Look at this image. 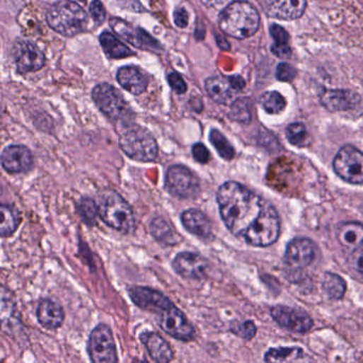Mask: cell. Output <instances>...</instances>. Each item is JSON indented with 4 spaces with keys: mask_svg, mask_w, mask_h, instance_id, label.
Wrapping results in <instances>:
<instances>
[{
    "mask_svg": "<svg viewBox=\"0 0 363 363\" xmlns=\"http://www.w3.org/2000/svg\"><path fill=\"white\" fill-rule=\"evenodd\" d=\"M90 13L97 25L103 24L105 18V10L100 0H93L90 5Z\"/></svg>",
    "mask_w": 363,
    "mask_h": 363,
    "instance_id": "obj_42",
    "label": "cell"
},
{
    "mask_svg": "<svg viewBox=\"0 0 363 363\" xmlns=\"http://www.w3.org/2000/svg\"><path fill=\"white\" fill-rule=\"evenodd\" d=\"M304 350L301 347L271 348L265 355V362H294L301 360Z\"/></svg>",
    "mask_w": 363,
    "mask_h": 363,
    "instance_id": "obj_30",
    "label": "cell"
},
{
    "mask_svg": "<svg viewBox=\"0 0 363 363\" xmlns=\"http://www.w3.org/2000/svg\"><path fill=\"white\" fill-rule=\"evenodd\" d=\"M92 97L97 108L110 120L120 122L127 118V103L123 95L111 84H97L93 90Z\"/></svg>",
    "mask_w": 363,
    "mask_h": 363,
    "instance_id": "obj_11",
    "label": "cell"
},
{
    "mask_svg": "<svg viewBox=\"0 0 363 363\" xmlns=\"http://www.w3.org/2000/svg\"><path fill=\"white\" fill-rule=\"evenodd\" d=\"M192 156L198 163H208L210 161V151H208L206 146L202 143H196L192 147Z\"/></svg>",
    "mask_w": 363,
    "mask_h": 363,
    "instance_id": "obj_41",
    "label": "cell"
},
{
    "mask_svg": "<svg viewBox=\"0 0 363 363\" xmlns=\"http://www.w3.org/2000/svg\"><path fill=\"white\" fill-rule=\"evenodd\" d=\"M228 81H229L230 86H231L232 90L234 91H242L246 86V80H244V78H242L238 75L230 76V77H228Z\"/></svg>",
    "mask_w": 363,
    "mask_h": 363,
    "instance_id": "obj_44",
    "label": "cell"
},
{
    "mask_svg": "<svg viewBox=\"0 0 363 363\" xmlns=\"http://www.w3.org/2000/svg\"><path fill=\"white\" fill-rule=\"evenodd\" d=\"M323 289L328 295L329 299H341L346 292V284L341 276L333 273H326L323 280Z\"/></svg>",
    "mask_w": 363,
    "mask_h": 363,
    "instance_id": "obj_32",
    "label": "cell"
},
{
    "mask_svg": "<svg viewBox=\"0 0 363 363\" xmlns=\"http://www.w3.org/2000/svg\"><path fill=\"white\" fill-rule=\"evenodd\" d=\"M219 26L229 37L248 39L258 31L260 16L254 5L246 0H238L229 4L219 13Z\"/></svg>",
    "mask_w": 363,
    "mask_h": 363,
    "instance_id": "obj_2",
    "label": "cell"
},
{
    "mask_svg": "<svg viewBox=\"0 0 363 363\" xmlns=\"http://www.w3.org/2000/svg\"><path fill=\"white\" fill-rule=\"evenodd\" d=\"M335 234L338 242L350 252L363 244V225L357 221L339 224Z\"/></svg>",
    "mask_w": 363,
    "mask_h": 363,
    "instance_id": "obj_25",
    "label": "cell"
},
{
    "mask_svg": "<svg viewBox=\"0 0 363 363\" xmlns=\"http://www.w3.org/2000/svg\"><path fill=\"white\" fill-rule=\"evenodd\" d=\"M230 331L244 340H252L256 335L257 327L252 321L238 323L236 321L230 325Z\"/></svg>",
    "mask_w": 363,
    "mask_h": 363,
    "instance_id": "obj_37",
    "label": "cell"
},
{
    "mask_svg": "<svg viewBox=\"0 0 363 363\" xmlns=\"http://www.w3.org/2000/svg\"><path fill=\"white\" fill-rule=\"evenodd\" d=\"M267 16L280 21H294L305 13L307 0H261Z\"/></svg>",
    "mask_w": 363,
    "mask_h": 363,
    "instance_id": "obj_19",
    "label": "cell"
},
{
    "mask_svg": "<svg viewBox=\"0 0 363 363\" xmlns=\"http://www.w3.org/2000/svg\"><path fill=\"white\" fill-rule=\"evenodd\" d=\"M0 210H1L0 234L3 238L13 236L22 221L20 211L10 204H1Z\"/></svg>",
    "mask_w": 363,
    "mask_h": 363,
    "instance_id": "obj_29",
    "label": "cell"
},
{
    "mask_svg": "<svg viewBox=\"0 0 363 363\" xmlns=\"http://www.w3.org/2000/svg\"><path fill=\"white\" fill-rule=\"evenodd\" d=\"M316 246L310 238H295L289 242L284 253V263L289 269L301 271L316 258Z\"/></svg>",
    "mask_w": 363,
    "mask_h": 363,
    "instance_id": "obj_14",
    "label": "cell"
},
{
    "mask_svg": "<svg viewBox=\"0 0 363 363\" xmlns=\"http://www.w3.org/2000/svg\"><path fill=\"white\" fill-rule=\"evenodd\" d=\"M118 144L127 157L134 161L153 162L159 154L157 141L146 129L134 124H128L122 129Z\"/></svg>",
    "mask_w": 363,
    "mask_h": 363,
    "instance_id": "obj_5",
    "label": "cell"
},
{
    "mask_svg": "<svg viewBox=\"0 0 363 363\" xmlns=\"http://www.w3.org/2000/svg\"><path fill=\"white\" fill-rule=\"evenodd\" d=\"M270 33L273 38V45H272L271 50L274 56L277 58L287 60L292 56V50L289 46V41H290V35L286 29L282 28V26L277 24H272L270 27Z\"/></svg>",
    "mask_w": 363,
    "mask_h": 363,
    "instance_id": "obj_28",
    "label": "cell"
},
{
    "mask_svg": "<svg viewBox=\"0 0 363 363\" xmlns=\"http://www.w3.org/2000/svg\"><path fill=\"white\" fill-rule=\"evenodd\" d=\"M231 86L226 78L213 76L204 81V90L215 103L226 105L231 99Z\"/></svg>",
    "mask_w": 363,
    "mask_h": 363,
    "instance_id": "obj_26",
    "label": "cell"
},
{
    "mask_svg": "<svg viewBox=\"0 0 363 363\" xmlns=\"http://www.w3.org/2000/svg\"><path fill=\"white\" fill-rule=\"evenodd\" d=\"M261 107L269 114H280L286 109L287 100L277 91L263 93L260 98Z\"/></svg>",
    "mask_w": 363,
    "mask_h": 363,
    "instance_id": "obj_34",
    "label": "cell"
},
{
    "mask_svg": "<svg viewBox=\"0 0 363 363\" xmlns=\"http://www.w3.org/2000/svg\"><path fill=\"white\" fill-rule=\"evenodd\" d=\"M272 316L278 325L292 333H304L313 326V321L307 312L287 306H275L271 310Z\"/></svg>",
    "mask_w": 363,
    "mask_h": 363,
    "instance_id": "obj_15",
    "label": "cell"
},
{
    "mask_svg": "<svg viewBox=\"0 0 363 363\" xmlns=\"http://www.w3.org/2000/svg\"><path fill=\"white\" fill-rule=\"evenodd\" d=\"M308 132L307 128L304 124L293 123L287 127L286 137L287 140L289 141L290 144L294 146H301L304 144L306 139H307Z\"/></svg>",
    "mask_w": 363,
    "mask_h": 363,
    "instance_id": "obj_36",
    "label": "cell"
},
{
    "mask_svg": "<svg viewBox=\"0 0 363 363\" xmlns=\"http://www.w3.org/2000/svg\"><path fill=\"white\" fill-rule=\"evenodd\" d=\"M335 174L350 185H363V153L352 145H344L333 159Z\"/></svg>",
    "mask_w": 363,
    "mask_h": 363,
    "instance_id": "obj_10",
    "label": "cell"
},
{
    "mask_svg": "<svg viewBox=\"0 0 363 363\" xmlns=\"http://www.w3.org/2000/svg\"><path fill=\"white\" fill-rule=\"evenodd\" d=\"M217 202L227 229L242 238L260 215L265 200L243 185L227 181L217 190Z\"/></svg>",
    "mask_w": 363,
    "mask_h": 363,
    "instance_id": "obj_1",
    "label": "cell"
},
{
    "mask_svg": "<svg viewBox=\"0 0 363 363\" xmlns=\"http://www.w3.org/2000/svg\"><path fill=\"white\" fill-rule=\"evenodd\" d=\"M81 1H86V0H81Z\"/></svg>",
    "mask_w": 363,
    "mask_h": 363,
    "instance_id": "obj_46",
    "label": "cell"
},
{
    "mask_svg": "<svg viewBox=\"0 0 363 363\" xmlns=\"http://www.w3.org/2000/svg\"><path fill=\"white\" fill-rule=\"evenodd\" d=\"M116 78H117L118 83L132 95L142 94L146 90L147 84H149L144 74L134 65L120 67Z\"/></svg>",
    "mask_w": 363,
    "mask_h": 363,
    "instance_id": "obj_24",
    "label": "cell"
},
{
    "mask_svg": "<svg viewBox=\"0 0 363 363\" xmlns=\"http://www.w3.org/2000/svg\"><path fill=\"white\" fill-rule=\"evenodd\" d=\"M172 267L185 280H200L206 277L209 263L198 253L183 252L175 257Z\"/></svg>",
    "mask_w": 363,
    "mask_h": 363,
    "instance_id": "obj_16",
    "label": "cell"
},
{
    "mask_svg": "<svg viewBox=\"0 0 363 363\" xmlns=\"http://www.w3.org/2000/svg\"><path fill=\"white\" fill-rule=\"evenodd\" d=\"M114 33H117L120 38L129 42L139 50H149V52H161L162 46L157 40L154 39L147 31L143 30L140 27H134L120 18H113L110 21Z\"/></svg>",
    "mask_w": 363,
    "mask_h": 363,
    "instance_id": "obj_13",
    "label": "cell"
},
{
    "mask_svg": "<svg viewBox=\"0 0 363 363\" xmlns=\"http://www.w3.org/2000/svg\"><path fill=\"white\" fill-rule=\"evenodd\" d=\"M164 188L179 200H193L200 193V180L187 166L175 164L166 171Z\"/></svg>",
    "mask_w": 363,
    "mask_h": 363,
    "instance_id": "obj_8",
    "label": "cell"
},
{
    "mask_svg": "<svg viewBox=\"0 0 363 363\" xmlns=\"http://www.w3.org/2000/svg\"><path fill=\"white\" fill-rule=\"evenodd\" d=\"M358 93L343 88H327L320 94V103L327 111L345 112L356 109L361 103Z\"/></svg>",
    "mask_w": 363,
    "mask_h": 363,
    "instance_id": "obj_18",
    "label": "cell"
},
{
    "mask_svg": "<svg viewBox=\"0 0 363 363\" xmlns=\"http://www.w3.org/2000/svg\"><path fill=\"white\" fill-rule=\"evenodd\" d=\"M180 221L185 229L202 241L212 238V224L200 209H188L180 214Z\"/></svg>",
    "mask_w": 363,
    "mask_h": 363,
    "instance_id": "obj_20",
    "label": "cell"
},
{
    "mask_svg": "<svg viewBox=\"0 0 363 363\" xmlns=\"http://www.w3.org/2000/svg\"><path fill=\"white\" fill-rule=\"evenodd\" d=\"M90 360L95 363L117 362V350L111 328L105 324H98L92 331L86 345Z\"/></svg>",
    "mask_w": 363,
    "mask_h": 363,
    "instance_id": "obj_9",
    "label": "cell"
},
{
    "mask_svg": "<svg viewBox=\"0 0 363 363\" xmlns=\"http://www.w3.org/2000/svg\"><path fill=\"white\" fill-rule=\"evenodd\" d=\"M296 69H295L292 65L289 64V63L282 62L277 65V69H276V78H277L280 81H292V80H294V78L296 77Z\"/></svg>",
    "mask_w": 363,
    "mask_h": 363,
    "instance_id": "obj_38",
    "label": "cell"
},
{
    "mask_svg": "<svg viewBox=\"0 0 363 363\" xmlns=\"http://www.w3.org/2000/svg\"><path fill=\"white\" fill-rule=\"evenodd\" d=\"M151 313L157 316L158 325L166 335L183 342L195 339L196 331L193 325L168 297L161 301Z\"/></svg>",
    "mask_w": 363,
    "mask_h": 363,
    "instance_id": "obj_6",
    "label": "cell"
},
{
    "mask_svg": "<svg viewBox=\"0 0 363 363\" xmlns=\"http://www.w3.org/2000/svg\"><path fill=\"white\" fill-rule=\"evenodd\" d=\"M46 21L52 30L64 37L83 33L88 26V16L78 4L69 0H58L50 6Z\"/></svg>",
    "mask_w": 363,
    "mask_h": 363,
    "instance_id": "obj_4",
    "label": "cell"
},
{
    "mask_svg": "<svg viewBox=\"0 0 363 363\" xmlns=\"http://www.w3.org/2000/svg\"><path fill=\"white\" fill-rule=\"evenodd\" d=\"M168 81L170 83L171 88L177 94H183V93L187 92V83H185L181 75H179L176 71H172V73L168 74Z\"/></svg>",
    "mask_w": 363,
    "mask_h": 363,
    "instance_id": "obj_40",
    "label": "cell"
},
{
    "mask_svg": "<svg viewBox=\"0 0 363 363\" xmlns=\"http://www.w3.org/2000/svg\"><path fill=\"white\" fill-rule=\"evenodd\" d=\"M33 163V153L25 145H9L1 154V166L11 175L30 172Z\"/></svg>",
    "mask_w": 363,
    "mask_h": 363,
    "instance_id": "obj_17",
    "label": "cell"
},
{
    "mask_svg": "<svg viewBox=\"0 0 363 363\" xmlns=\"http://www.w3.org/2000/svg\"><path fill=\"white\" fill-rule=\"evenodd\" d=\"M209 141L219 154V157L223 158L224 160H227V161L234 159V156H236V151H234V146L230 144L228 139L219 130H211L210 134H209Z\"/></svg>",
    "mask_w": 363,
    "mask_h": 363,
    "instance_id": "obj_33",
    "label": "cell"
},
{
    "mask_svg": "<svg viewBox=\"0 0 363 363\" xmlns=\"http://www.w3.org/2000/svg\"><path fill=\"white\" fill-rule=\"evenodd\" d=\"M12 57L18 73L37 71L45 65V56L35 44L25 40L16 41L12 48Z\"/></svg>",
    "mask_w": 363,
    "mask_h": 363,
    "instance_id": "obj_12",
    "label": "cell"
},
{
    "mask_svg": "<svg viewBox=\"0 0 363 363\" xmlns=\"http://www.w3.org/2000/svg\"><path fill=\"white\" fill-rule=\"evenodd\" d=\"M64 310L60 304L50 299L40 301L37 308V318L40 325L48 330H56L62 326Z\"/></svg>",
    "mask_w": 363,
    "mask_h": 363,
    "instance_id": "obj_22",
    "label": "cell"
},
{
    "mask_svg": "<svg viewBox=\"0 0 363 363\" xmlns=\"http://www.w3.org/2000/svg\"><path fill=\"white\" fill-rule=\"evenodd\" d=\"M227 0H202V3L208 8H219L225 5Z\"/></svg>",
    "mask_w": 363,
    "mask_h": 363,
    "instance_id": "obj_45",
    "label": "cell"
},
{
    "mask_svg": "<svg viewBox=\"0 0 363 363\" xmlns=\"http://www.w3.org/2000/svg\"><path fill=\"white\" fill-rule=\"evenodd\" d=\"M174 22L179 28H185L189 24V14L183 8L175 10Z\"/></svg>",
    "mask_w": 363,
    "mask_h": 363,
    "instance_id": "obj_43",
    "label": "cell"
},
{
    "mask_svg": "<svg viewBox=\"0 0 363 363\" xmlns=\"http://www.w3.org/2000/svg\"><path fill=\"white\" fill-rule=\"evenodd\" d=\"M280 234V219L276 209L263 202V208L257 221L244 234L246 243L257 248H267L277 241Z\"/></svg>",
    "mask_w": 363,
    "mask_h": 363,
    "instance_id": "obj_7",
    "label": "cell"
},
{
    "mask_svg": "<svg viewBox=\"0 0 363 363\" xmlns=\"http://www.w3.org/2000/svg\"><path fill=\"white\" fill-rule=\"evenodd\" d=\"M347 263L354 271L363 275V244L352 250Z\"/></svg>",
    "mask_w": 363,
    "mask_h": 363,
    "instance_id": "obj_39",
    "label": "cell"
},
{
    "mask_svg": "<svg viewBox=\"0 0 363 363\" xmlns=\"http://www.w3.org/2000/svg\"><path fill=\"white\" fill-rule=\"evenodd\" d=\"M101 47L109 58L123 59L132 56L134 52L125 44L122 43L115 35L109 31H103L99 37Z\"/></svg>",
    "mask_w": 363,
    "mask_h": 363,
    "instance_id": "obj_27",
    "label": "cell"
},
{
    "mask_svg": "<svg viewBox=\"0 0 363 363\" xmlns=\"http://www.w3.org/2000/svg\"><path fill=\"white\" fill-rule=\"evenodd\" d=\"M99 219L115 231L132 234L136 231V215L127 200L111 189L101 191L98 195Z\"/></svg>",
    "mask_w": 363,
    "mask_h": 363,
    "instance_id": "obj_3",
    "label": "cell"
},
{
    "mask_svg": "<svg viewBox=\"0 0 363 363\" xmlns=\"http://www.w3.org/2000/svg\"><path fill=\"white\" fill-rule=\"evenodd\" d=\"M230 120L238 122L241 124H250L252 120V113H250V103L246 98H238L234 101L230 107L229 114Z\"/></svg>",
    "mask_w": 363,
    "mask_h": 363,
    "instance_id": "obj_35",
    "label": "cell"
},
{
    "mask_svg": "<svg viewBox=\"0 0 363 363\" xmlns=\"http://www.w3.org/2000/svg\"><path fill=\"white\" fill-rule=\"evenodd\" d=\"M151 236L162 246H176L183 241L181 234L164 217H154L149 224Z\"/></svg>",
    "mask_w": 363,
    "mask_h": 363,
    "instance_id": "obj_23",
    "label": "cell"
},
{
    "mask_svg": "<svg viewBox=\"0 0 363 363\" xmlns=\"http://www.w3.org/2000/svg\"><path fill=\"white\" fill-rule=\"evenodd\" d=\"M140 341L155 362L168 363L174 359L172 347L159 333L144 331L140 335Z\"/></svg>",
    "mask_w": 363,
    "mask_h": 363,
    "instance_id": "obj_21",
    "label": "cell"
},
{
    "mask_svg": "<svg viewBox=\"0 0 363 363\" xmlns=\"http://www.w3.org/2000/svg\"><path fill=\"white\" fill-rule=\"evenodd\" d=\"M77 212L82 221L88 227L96 225L99 217L98 204L93 198L83 196L77 204Z\"/></svg>",
    "mask_w": 363,
    "mask_h": 363,
    "instance_id": "obj_31",
    "label": "cell"
}]
</instances>
